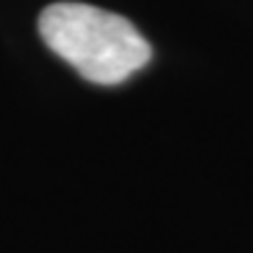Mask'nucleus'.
Wrapping results in <instances>:
<instances>
[{
	"label": "nucleus",
	"mask_w": 253,
	"mask_h": 253,
	"mask_svg": "<svg viewBox=\"0 0 253 253\" xmlns=\"http://www.w3.org/2000/svg\"><path fill=\"white\" fill-rule=\"evenodd\" d=\"M44 44L90 83L117 85L150 62V44L119 13L88 3H54L42 10Z\"/></svg>",
	"instance_id": "f257e3e1"
}]
</instances>
